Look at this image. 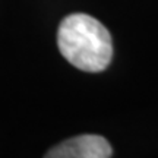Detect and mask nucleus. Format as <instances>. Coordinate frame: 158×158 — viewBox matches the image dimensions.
I'll use <instances>...</instances> for the list:
<instances>
[{
  "label": "nucleus",
  "instance_id": "f03ea898",
  "mask_svg": "<svg viewBox=\"0 0 158 158\" xmlns=\"http://www.w3.org/2000/svg\"><path fill=\"white\" fill-rule=\"evenodd\" d=\"M47 158H108L111 157V147L102 136L81 135L75 136L45 154Z\"/></svg>",
  "mask_w": 158,
  "mask_h": 158
},
{
  "label": "nucleus",
  "instance_id": "f257e3e1",
  "mask_svg": "<svg viewBox=\"0 0 158 158\" xmlns=\"http://www.w3.org/2000/svg\"><path fill=\"white\" fill-rule=\"evenodd\" d=\"M57 45L70 64L85 72H101L113 57L108 29L85 13H73L63 19L57 31Z\"/></svg>",
  "mask_w": 158,
  "mask_h": 158
}]
</instances>
